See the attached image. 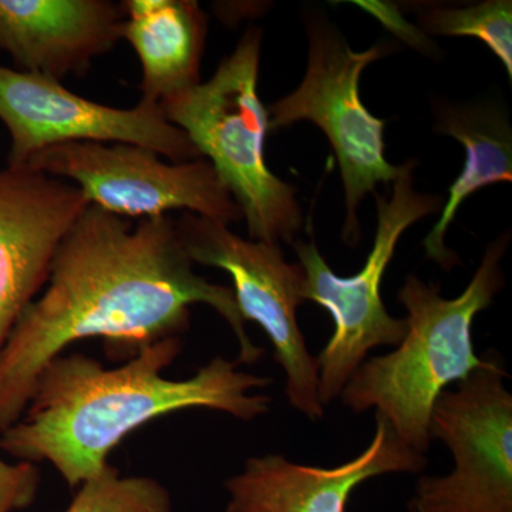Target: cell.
I'll use <instances>...</instances> for the list:
<instances>
[{
	"label": "cell",
	"mask_w": 512,
	"mask_h": 512,
	"mask_svg": "<svg viewBox=\"0 0 512 512\" xmlns=\"http://www.w3.org/2000/svg\"><path fill=\"white\" fill-rule=\"evenodd\" d=\"M197 303L228 323L238 365L261 359L234 292L194 271L174 218L134 224L89 205L60 242L45 291L0 350V433L22 419L40 372L73 343L100 339L107 353L130 360L146 346L181 338Z\"/></svg>",
	"instance_id": "obj_1"
},
{
	"label": "cell",
	"mask_w": 512,
	"mask_h": 512,
	"mask_svg": "<svg viewBox=\"0 0 512 512\" xmlns=\"http://www.w3.org/2000/svg\"><path fill=\"white\" fill-rule=\"evenodd\" d=\"M181 348V338L160 340L113 369L82 353L55 357L22 419L0 433V450L26 463L49 461L76 490L133 431L167 414L208 409L249 421L269 412L271 399L251 392L271 380L239 372L224 357L188 379L165 377Z\"/></svg>",
	"instance_id": "obj_2"
},
{
	"label": "cell",
	"mask_w": 512,
	"mask_h": 512,
	"mask_svg": "<svg viewBox=\"0 0 512 512\" xmlns=\"http://www.w3.org/2000/svg\"><path fill=\"white\" fill-rule=\"evenodd\" d=\"M510 235L485 248L483 259L461 295L446 299L436 285L407 276L399 291L406 309V335L393 352L370 357L343 387V403L356 413L375 407L394 433L416 453L429 451L434 404L451 383L487 365L474 350L473 323L503 289L501 261Z\"/></svg>",
	"instance_id": "obj_3"
},
{
	"label": "cell",
	"mask_w": 512,
	"mask_h": 512,
	"mask_svg": "<svg viewBox=\"0 0 512 512\" xmlns=\"http://www.w3.org/2000/svg\"><path fill=\"white\" fill-rule=\"evenodd\" d=\"M261 43L262 30L249 28L208 82L160 107L217 171L247 222L249 239L293 244L303 222L295 188L265 160L269 114L258 93Z\"/></svg>",
	"instance_id": "obj_4"
},
{
	"label": "cell",
	"mask_w": 512,
	"mask_h": 512,
	"mask_svg": "<svg viewBox=\"0 0 512 512\" xmlns=\"http://www.w3.org/2000/svg\"><path fill=\"white\" fill-rule=\"evenodd\" d=\"M416 161L402 164L390 198L376 194L377 229L372 251L353 276H339L320 254L315 241L293 242L305 274L303 301L322 306L332 316V336L316 357L319 397L323 406L340 396L343 387L367 353L377 346H397L406 335V319L387 312L382 299L384 272L397 242L417 221L436 214L444 205L439 195L414 190Z\"/></svg>",
	"instance_id": "obj_5"
},
{
	"label": "cell",
	"mask_w": 512,
	"mask_h": 512,
	"mask_svg": "<svg viewBox=\"0 0 512 512\" xmlns=\"http://www.w3.org/2000/svg\"><path fill=\"white\" fill-rule=\"evenodd\" d=\"M309 55L298 89L269 107V131L311 121L328 137L338 158L345 188L343 239L356 247L362 238L359 207L379 184H392L402 165L384 156L386 121L373 116L360 99V77L369 64L389 55L392 46L379 43L355 52L326 16L306 18Z\"/></svg>",
	"instance_id": "obj_6"
},
{
	"label": "cell",
	"mask_w": 512,
	"mask_h": 512,
	"mask_svg": "<svg viewBox=\"0 0 512 512\" xmlns=\"http://www.w3.org/2000/svg\"><path fill=\"white\" fill-rule=\"evenodd\" d=\"M25 168L74 181L90 205L128 220L165 217L171 211L224 225L242 218L205 158L165 163L156 151L133 144L80 141L45 148Z\"/></svg>",
	"instance_id": "obj_7"
},
{
	"label": "cell",
	"mask_w": 512,
	"mask_h": 512,
	"mask_svg": "<svg viewBox=\"0 0 512 512\" xmlns=\"http://www.w3.org/2000/svg\"><path fill=\"white\" fill-rule=\"evenodd\" d=\"M177 228L194 264L231 276L242 318L258 323L274 346L291 406L308 419H322L325 406L319 397L318 365L296 320L298 306L305 302L301 264L286 262L281 245L241 238L228 225L190 212L181 214Z\"/></svg>",
	"instance_id": "obj_8"
},
{
	"label": "cell",
	"mask_w": 512,
	"mask_h": 512,
	"mask_svg": "<svg viewBox=\"0 0 512 512\" xmlns=\"http://www.w3.org/2000/svg\"><path fill=\"white\" fill-rule=\"evenodd\" d=\"M504 367L487 357L441 393L430 419L431 439L453 453L448 476L423 477L410 512H512V396Z\"/></svg>",
	"instance_id": "obj_9"
},
{
	"label": "cell",
	"mask_w": 512,
	"mask_h": 512,
	"mask_svg": "<svg viewBox=\"0 0 512 512\" xmlns=\"http://www.w3.org/2000/svg\"><path fill=\"white\" fill-rule=\"evenodd\" d=\"M0 120L8 128V167L25 168L45 148L66 143L133 144L171 163L201 158L160 104L141 100L133 109L104 106L40 74L0 66Z\"/></svg>",
	"instance_id": "obj_10"
},
{
	"label": "cell",
	"mask_w": 512,
	"mask_h": 512,
	"mask_svg": "<svg viewBox=\"0 0 512 512\" xmlns=\"http://www.w3.org/2000/svg\"><path fill=\"white\" fill-rule=\"evenodd\" d=\"M89 205L80 188L60 178L30 168L0 170V350Z\"/></svg>",
	"instance_id": "obj_11"
},
{
	"label": "cell",
	"mask_w": 512,
	"mask_h": 512,
	"mask_svg": "<svg viewBox=\"0 0 512 512\" xmlns=\"http://www.w3.org/2000/svg\"><path fill=\"white\" fill-rule=\"evenodd\" d=\"M426 466V457L407 447L376 414L375 437L342 466H302L281 454L249 458L225 483L227 512H346L353 491L370 478L420 473Z\"/></svg>",
	"instance_id": "obj_12"
},
{
	"label": "cell",
	"mask_w": 512,
	"mask_h": 512,
	"mask_svg": "<svg viewBox=\"0 0 512 512\" xmlns=\"http://www.w3.org/2000/svg\"><path fill=\"white\" fill-rule=\"evenodd\" d=\"M123 23V8L109 0H0V50L22 72L60 82L110 52Z\"/></svg>",
	"instance_id": "obj_13"
},
{
	"label": "cell",
	"mask_w": 512,
	"mask_h": 512,
	"mask_svg": "<svg viewBox=\"0 0 512 512\" xmlns=\"http://www.w3.org/2000/svg\"><path fill=\"white\" fill-rule=\"evenodd\" d=\"M123 39L143 70V101L163 103L200 82L208 19L194 0H126Z\"/></svg>",
	"instance_id": "obj_14"
},
{
	"label": "cell",
	"mask_w": 512,
	"mask_h": 512,
	"mask_svg": "<svg viewBox=\"0 0 512 512\" xmlns=\"http://www.w3.org/2000/svg\"><path fill=\"white\" fill-rule=\"evenodd\" d=\"M434 131L453 137L466 148V163L448 188L439 221L424 239L427 258L450 271L460 259L444 237L458 208L481 188L512 180V131L505 110L491 104L439 103L434 106Z\"/></svg>",
	"instance_id": "obj_15"
},
{
	"label": "cell",
	"mask_w": 512,
	"mask_h": 512,
	"mask_svg": "<svg viewBox=\"0 0 512 512\" xmlns=\"http://www.w3.org/2000/svg\"><path fill=\"white\" fill-rule=\"evenodd\" d=\"M431 35L466 36L483 42L512 77V3L487 0L470 6H426L419 15Z\"/></svg>",
	"instance_id": "obj_16"
},
{
	"label": "cell",
	"mask_w": 512,
	"mask_h": 512,
	"mask_svg": "<svg viewBox=\"0 0 512 512\" xmlns=\"http://www.w3.org/2000/svg\"><path fill=\"white\" fill-rule=\"evenodd\" d=\"M64 512H174L167 488L151 477H123L107 464L76 488Z\"/></svg>",
	"instance_id": "obj_17"
},
{
	"label": "cell",
	"mask_w": 512,
	"mask_h": 512,
	"mask_svg": "<svg viewBox=\"0 0 512 512\" xmlns=\"http://www.w3.org/2000/svg\"><path fill=\"white\" fill-rule=\"evenodd\" d=\"M40 476L37 464L19 461L9 464L0 458V512L26 510L35 503Z\"/></svg>",
	"instance_id": "obj_18"
}]
</instances>
